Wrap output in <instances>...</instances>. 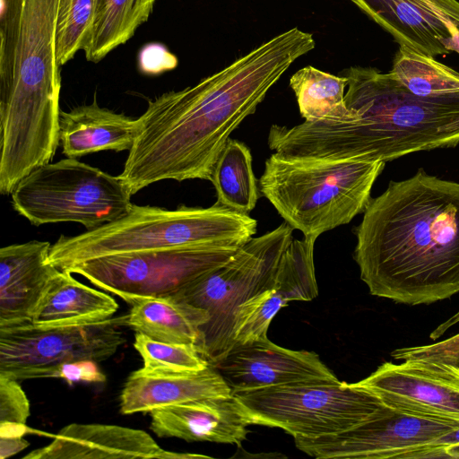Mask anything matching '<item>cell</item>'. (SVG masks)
I'll return each instance as SVG.
<instances>
[{
  "mask_svg": "<svg viewBox=\"0 0 459 459\" xmlns=\"http://www.w3.org/2000/svg\"><path fill=\"white\" fill-rule=\"evenodd\" d=\"M314 48L311 33L293 28L197 84L149 100L118 175L131 194L166 179L210 181L231 133L290 65Z\"/></svg>",
  "mask_w": 459,
  "mask_h": 459,
  "instance_id": "1",
  "label": "cell"
},
{
  "mask_svg": "<svg viewBox=\"0 0 459 459\" xmlns=\"http://www.w3.org/2000/svg\"><path fill=\"white\" fill-rule=\"evenodd\" d=\"M354 260L374 296L431 304L459 292V183L419 169L371 198Z\"/></svg>",
  "mask_w": 459,
  "mask_h": 459,
  "instance_id": "2",
  "label": "cell"
},
{
  "mask_svg": "<svg viewBox=\"0 0 459 459\" xmlns=\"http://www.w3.org/2000/svg\"><path fill=\"white\" fill-rule=\"evenodd\" d=\"M342 75L348 79L345 104L357 118L273 125L270 150L292 157L386 162L459 143V99L416 95L391 71L374 67L351 66Z\"/></svg>",
  "mask_w": 459,
  "mask_h": 459,
  "instance_id": "3",
  "label": "cell"
},
{
  "mask_svg": "<svg viewBox=\"0 0 459 459\" xmlns=\"http://www.w3.org/2000/svg\"><path fill=\"white\" fill-rule=\"evenodd\" d=\"M61 0H1L0 182L13 187L60 144Z\"/></svg>",
  "mask_w": 459,
  "mask_h": 459,
  "instance_id": "4",
  "label": "cell"
},
{
  "mask_svg": "<svg viewBox=\"0 0 459 459\" xmlns=\"http://www.w3.org/2000/svg\"><path fill=\"white\" fill-rule=\"evenodd\" d=\"M257 221L218 203L175 210L132 204L123 217L51 246L48 263L59 270L104 255L202 245L241 247Z\"/></svg>",
  "mask_w": 459,
  "mask_h": 459,
  "instance_id": "5",
  "label": "cell"
},
{
  "mask_svg": "<svg viewBox=\"0 0 459 459\" xmlns=\"http://www.w3.org/2000/svg\"><path fill=\"white\" fill-rule=\"evenodd\" d=\"M385 163L274 152L265 160L258 187L293 230L317 238L364 212Z\"/></svg>",
  "mask_w": 459,
  "mask_h": 459,
  "instance_id": "6",
  "label": "cell"
},
{
  "mask_svg": "<svg viewBox=\"0 0 459 459\" xmlns=\"http://www.w3.org/2000/svg\"><path fill=\"white\" fill-rule=\"evenodd\" d=\"M293 230L284 222L251 238L224 264L171 295L207 312L208 321L200 327L195 345L209 365L217 364L234 347L238 307L273 286Z\"/></svg>",
  "mask_w": 459,
  "mask_h": 459,
  "instance_id": "7",
  "label": "cell"
},
{
  "mask_svg": "<svg viewBox=\"0 0 459 459\" xmlns=\"http://www.w3.org/2000/svg\"><path fill=\"white\" fill-rule=\"evenodd\" d=\"M132 195L119 176L68 157L36 168L11 194L14 211L34 226L77 222L88 230L126 215Z\"/></svg>",
  "mask_w": 459,
  "mask_h": 459,
  "instance_id": "8",
  "label": "cell"
},
{
  "mask_svg": "<svg viewBox=\"0 0 459 459\" xmlns=\"http://www.w3.org/2000/svg\"><path fill=\"white\" fill-rule=\"evenodd\" d=\"M251 425L280 428L293 437L350 429L385 404L368 391L340 380L297 383L232 393Z\"/></svg>",
  "mask_w": 459,
  "mask_h": 459,
  "instance_id": "9",
  "label": "cell"
},
{
  "mask_svg": "<svg viewBox=\"0 0 459 459\" xmlns=\"http://www.w3.org/2000/svg\"><path fill=\"white\" fill-rule=\"evenodd\" d=\"M240 247L202 245L104 255L68 267L129 305L175 294L221 266Z\"/></svg>",
  "mask_w": 459,
  "mask_h": 459,
  "instance_id": "10",
  "label": "cell"
},
{
  "mask_svg": "<svg viewBox=\"0 0 459 459\" xmlns=\"http://www.w3.org/2000/svg\"><path fill=\"white\" fill-rule=\"evenodd\" d=\"M127 315L104 321L53 327L32 323L0 327V375L18 381L44 378L64 363L101 362L125 344Z\"/></svg>",
  "mask_w": 459,
  "mask_h": 459,
  "instance_id": "11",
  "label": "cell"
},
{
  "mask_svg": "<svg viewBox=\"0 0 459 459\" xmlns=\"http://www.w3.org/2000/svg\"><path fill=\"white\" fill-rule=\"evenodd\" d=\"M459 421L385 405L368 420L335 434L294 437L298 449L317 459L438 458L436 443Z\"/></svg>",
  "mask_w": 459,
  "mask_h": 459,
  "instance_id": "12",
  "label": "cell"
},
{
  "mask_svg": "<svg viewBox=\"0 0 459 459\" xmlns=\"http://www.w3.org/2000/svg\"><path fill=\"white\" fill-rule=\"evenodd\" d=\"M385 404L408 412L459 421V365L429 358L385 362L354 383Z\"/></svg>",
  "mask_w": 459,
  "mask_h": 459,
  "instance_id": "13",
  "label": "cell"
},
{
  "mask_svg": "<svg viewBox=\"0 0 459 459\" xmlns=\"http://www.w3.org/2000/svg\"><path fill=\"white\" fill-rule=\"evenodd\" d=\"M214 367L232 393L276 385L339 379L307 351H293L268 338L236 344Z\"/></svg>",
  "mask_w": 459,
  "mask_h": 459,
  "instance_id": "14",
  "label": "cell"
},
{
  "mask_svg": "<svg viewBox=\"0 0 459 459\" xmlns=\"http://www.w3.org/2000/svg\"><path fill=\"white\" fill-rule=\"evenodd\" d=\"M316 240L305 236L292 238L281 256L273 286L238 307L234 325L235 345L268 338L273 318L289 301H308L318 295L314 266Z\"/></svg>",
  "mask_w": 459,
  "mask_h": 459,
  "instance_id": "15",
  "label": "cell"
},
{
  "mask_svg": "<svg viewBox=\"0 0 459 459\" xmlns=\"http://www.w3.org/2000/svg\"><path fill=\"white\" fill-rule=\"evenodd\" d=\"M399 46L432 57L447 55V22L459 29L458 0H351Z\"/></svg>",
  "mask_w": 459,
  "mask_h": 459,
  "instance_id": "16",
  "label": "cell"
},
{
  "mask_svg": "<svg viewBox=\"0 0 459 459\" xmlns=\"http://www.w3.org/2000/svg\"><path fill=\"white\" fill-rule=\"evenodd\" d=\"M23 459H192L205 455L164 450L145 431L100 423H71L48 446L25 455Z\"/></svg>",
  "mask_w": 459,
  "mask_h": 459,
  "instance_id": "17",
  "label": "cell"
},
{
  "mask_svg": "<svg viewBox=\"0 0 459 459\" xmlns=\"http://www.w3.org/2000/svg\"><path fill=\"white\" fill-rule=\"evenodd\" d=\"M150 414V428L159 437L187 442L209 441L240 446L251 425L244 406L233 394L172 405Z\"/></svg>",
  "mask_w": 459,
  "mask_h": 459,
  "instance_id": "18",
  "label": "cell"
},
{
  "mask_svg": "<svg viewBox=\"0 0 459 459\" xmlns=\"http://www.w3.org/2000/svg\"><path fill=\"white\" fill-rule=\"evenodd\" d=\"M48 241L31 240L0 249V327L30 324L50 279Z\"/></svg>",
  "mask_w": 459,
  "mask_h": 459,
  "instance_id": "19",
  "label": "cell"
},
{
  "mask_svg": "<svg viewBox=\"0 0 459 459\" xmlns=\"http://www.w3.org/2000/svg\"><path fill=\"white\" fill-rule=\"evenodd\" d=\"M232 391L218 370L209 365L193 373H156L143 368L131 373L123 385L119 408L122 414L154 410L214 396Z\"/></svg>",
  "mask_w": 459,
  "mask_h": 459,
  "instance_id": "20",
  "label": "cell"
},
{
  "mask_svg": "<svg viewBox=\"0 0 459 459\" xmlns=\"http://www.w3.org/2000/svg\"><path fill=\"white\" fill-rule=\"evenodd\" d=\"M137 131V118L100 108L96 100L60 113L59 141L68 158L100 151H129Z\"/></svg>",
  "mask_w": 459,
  "mask_h": 459,
  "instance_id": "21",
  "label": "cell"
},
{
  "mask_svg": "<svg viewBox=\"0 0 459 459\" xmlns=\"http://www.w3.org/2000/svg\"><path fill=\"white\" fill-rule=\"evenodd\" d=\"M115 299L58 270L50 279L32 316L36 326L53 327L107 320L117 311Z\"/></svg>",
  "mask_w": 459,
  "mask_h": 459,
  "instance_id": "22",
  "label": "cell"
},
{
  "mask_svg": "<svg viewBox=\"0 0 459 459\" xmlns=\"http://www.w3.org/2000/svg\"><path fill=\"white\" fill-rule=\"evenodd\" d=\"M126 326L154 340L195 344L208 314L172 296L143 298L130 304Z\"/></svg>",
  "mask_w": 459,
  "mask_h": 459,
  "instance_id": "23",
  "label": "cell"
},
{
  "mask_svg": "<svg viewBox=\"0 0 459 459\" xmlns=\"http://www.w3.org/2000/svg\"><path fill=\"white\" fill-rule=\"evenodd\" d=\"M156 0H97L83 49L88 61L98 63L129 40L152 13Z\"/></svg>",
  "mask_w": 459,
  "mask_h": 459,
  "instance_id": "24",
  "label": "cell"
},
{
  "mask_svg": "<svg viewBox=\"0 0 459 459\" xmlns=\"http://www.w3.org/2000/svg\"><path fill=\"white\" fill-rule=\"evenodd\" d=\"M348 79L307 65L290 79L301 117L307 122L346 123L357 118L344 101Z\"/></svg>",
  "mask_w": 459,
  "mask_h": 459,
  "instance_id": "25",
  "label": "cell"
},
{
  "mask_svg": "<svg viewBox=\"0 0 459 459\" xmlns=\"http://www.w3.org/2000/svg\"><path fill=\"white\" fill-rule=\"evenodd\" d=\"M218 204L249 214L259 198L258 180L252 169V155L242 142L230 138L216 160L210 180Z\"/></svg>",
  "mask_w": 459,
  "mask_h": 459,
  "instance_id": "26",
  "label": "cell"
},
{
  "mask_svg": "<svg viewBox=\"0 0 459 459\" xmlns=\"http://www.w3.org/2000/svg\"><path fill=\"white\" fill-rule=\"evenodd\" d=\"M391 72L416 95L459 99V72L435 57L399 46Z\"/></svg>",
  "mask_w": 459,
  "mask_h": 459,
  "instance_id": "27",
  "label": "cell"
},
{
  "mask_svg": "<svg viewBox=\"0 0 459 459\" xmlns=\"http://www.w3.org/2000/svg\"><path fill=\"white\" fill-rule=\"evenodd\" d=\"M134 347L140 354L143 362V368L146 371L193 373L209 366L195 344L165 342L136 333Z\"/></svg>",
  "mask_w": 459,
  "mask_h": 459,
  "instance_id": "28",
  "label": "cell"
},
{
  "mask_svg": "<svg viewBox=\"0 0 459 459\" xmlns=\"http://www.w3.org/2000/svg\"><path fill=\"white\" fill-rule=\"evenodd\" d=\"M97 0H61L56 20V48L60 65L85 48Z\"/></svg>",
  "mask_w": 459,
  "mask_h": 459,
  "instance_id": "29",
  "label": "cell"
},
{
  "mask_svg": "<svg viewBox=\"0 0 459 459\" xmlns=\"http://www.w3.org/2000/svg\"><path fill=\"white\" fill-rule=\"evenodd\" d=\"M30 408L19 381L0 375V437H22L27 429Z\"/></svg>",
  "mask_w": 459,
  "mask_h": 459,
  "instance_id": "30",
  "label": "cell"
},
{
  "mask_svg": "<svg viewBox=\"0 0 459 459\" xmlns=\"http://www.w3.org/2000/svg\"><path fill=\"white\" fill-rule=\"evenodd\" d=\"M97 363L91 359L64 363L48 371L44 378H61L69 385L76 382L103 383L107 377L100 371Z\"/></svg>",
  "mask_w": 459,
  "mask_h": 459,
  "instance_id": "31",
  "label": "cell"
},
{
  "mask_svg": "<svg viewBox=\"0 0 459 459\" xmlns=\"http://www.w3.org/2000/svg\"><path fill=\"white\" fill-rule=\"evenodd\" d=\"M178 59L164 46L148 44L139 54L140 70L146 74H159L177 66Z\"/></svg>",
  "mask_w": 459,
  "mask_h": 459,
  "instance_id": "32",
  "label": "cell"
},
{
  "mask_svg": "<svg viewBox=\"0 0 459 459\" xmlns=\"http://www.w3.org/2000/svg\"><path fill=\"white\" fill-rule=\"evenodd\" d=\"M30 443L22 436L0 437V458H8L27 448Z\"/></svg>",
  "mask_w": 459,
  "mask_h": 459,
  "instance_id": "33",
  "label": "cell"
},
{
  "mask_svg": "<svg viewBox=\"0 0 459 459\" xmlns=\"http://www.w3.org/2000/svg\"><path fill=\"white\" fill-rule=\"evenodd\" d=\"M450 38L446 42V48L450 52H456L459 54V29L452 22H447Z\"/></svg>",
  "mask_w": 459,
  "mask_h": 459,
  "instance_id": "34",
  "label": "cell"
},
{
  "mask_svg": "<svg viewBox=\"0 0 459 459\" xmlns=\"http://www.w3.org/2000/svg\"><path fill=\"white\" fill-rule=\"evenodd\" d=\"M459 322V312L456 313L454 316L449 318L447 321H446L444 324L440 325L431 334L430 337L432 339H436L437 337H439L442 335L449 327L455 325Z\"/></svg>",
  "mask_w": 459,
  "mask_h": 459,
  "instance_id": "35",
  "label": "cell"
},
{
  "mask_svg": "<svg viewBox=\"0 0 459 459\" xmlns=\"http://www.w3.org/2000/svg\"><path fill=\"white\" fill-rule=\"evenodd\" d=\"M447 458L459 459V444L448 446L445 448Z\"/></svg>",
  "mask_w": 459,
  "mask_h": 459,
  "instance_id": "36",
  "label": "cell"
}]
</instances>
